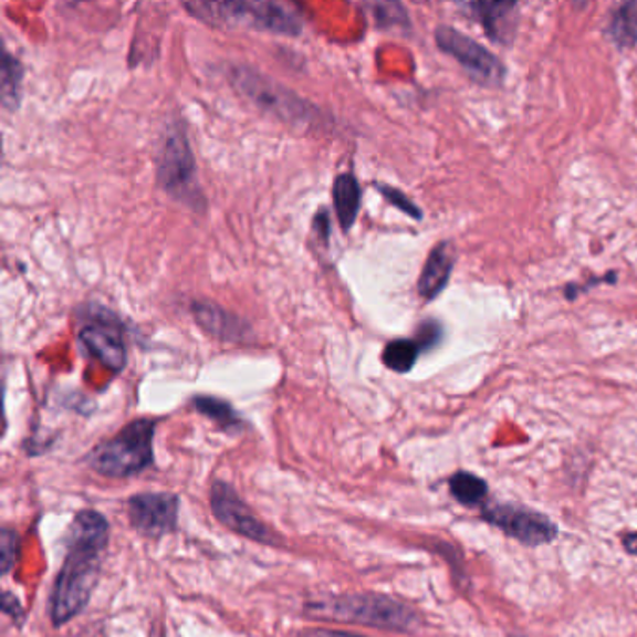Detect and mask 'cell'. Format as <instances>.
Listing matches in <instances>:
<instances>
[{
	"label": "cell",
	"instance_id": "obj_1",
	"mask_svg": "<svg viewBox=\"0 0 637 637\" xmlns=\"http://www.w3.org/2000/svg\"><path fill=\"white\" fill-rule=\"evenodd\" d=\"M108 522L96 511L79 512L66 533V557L51 595L54 626L66 625L85 609L96 589L107 550Z\"/></svg>",
	"mask_w": 637,
	"mask_h": 637
},
{
	"label": "cell",
	"instance_id": "obj_2",
	"mask_svg": "<svg viewBox=\"0 0 637 637\" xmlns=\"http://www.w3.org/2000/svg\"><path fill=\"white\" fill-rule=\"evenodd\" d=\"M309 615L338 623H357L379 630L414 634L422 625L414 607L378 593H349L307 604Z\"/></svg>",
	"mask_w": 637,
	"mask_h": 637
},
{
	"label": "cell",
	"instance_id": "obj_3",
	"mask_svg": "<svg viewBox=\"0 0 637 637\" xmlns=\"http://www.w3.org/2000/svg\"><path fill=\"white\" fill-rule=\"evenodd\" d=\"M184 7L206 23L251 27L283 36H297L303 29L297 8L284 2H187Z\"/></svg>",
	"mask_w": 637,
	"mask_h": 637
},
{
	"label": "cell",
	"instance_id": "obj_4",
	"mask_svg": "<svg viewBox=\"0 0 637 637\" xmlns=\"http://www.w3.org/2000/svg\"><path fill=\"white\" fill-rule=\"evenodd\" d=\"M156 421L137 419L122 428L115 438L92 449L86 463L100 476L124 479L137 476L154 462Z\"/></svg>",
	"mask_w": 637,
	"mask_h": 637
},
{
	"label": "cell",
	"instance_id": "obj_5",
	"mask_svg": "<svg viewBox=\"0 0 637 637\" xmlns=\"http://www.w3.org/2000/svg\"><path fill=\"white\" fill-rule=\"evenodd\" d=\"M230 81L234 83L238 92H241L247 100H251L268 115L279 116L283 121L295 122V124L311 122L314 118L311 103L303 102L286 86L276 85L275 81L264 77L257 70L236 66L230 72Z\"/></svg>",
	"mask_w": 637,
	"mask_h": 637
},
{
	"label": "cell",
	"instance_id": "obj_6",
	"mask_svg": "<svg viewBox=\"0 0 637 637\" xmlns=\"http://www.w3.org/2000/svg\"><path fill=\"white\" fill-rule=\"evenodd\" d=\"M436 43L443 53L452 56L463 67V72L468 73L477 85L487 88H500L503 85L507 73L503 62L473 38L443 24L436 31Z\"/></svg>",
	"mask_w": 637,
	"mask_h": 637
},
{
	"label": "cell",
	"instance_id": "obj_7",
	"mask_svg": "<svg viewBox=\"0 0 637 637\" xmlns=\"http://www.w3.org/2000/svg\"><path fill=\"white\" fill-rule=\"evenodd\" d=\"M157 178L170 197L178 200L195 199V157L186 133L180 127L169 129L163 137L157 159Z\"/></svg>",
	"mask_w": 637,
	"mask_h": 637
},
{
	"label": "cell",
	"instance_id": "obj_8",
	"mask_svg": "<svg viewBox=\"0 0 637 637\" xmlns=\"http://www.w3.org/2000/svg\"><path fill=\"white\" fill-rule=\"evenodd\" d=\"M210 505L217 520L236 535L246 536L249 541L260 542L265 546H275L281 542L264 522H260L251 507L241 500L229 482L216 481L211 484Z\"/></svg>",
	"mask_w": 637,
	"mask_h": 637
},
{
	"label": "cell",
	"instance_id": "obj_9",
	"mask_svg": "<svg viewBox=\"0 0 637 637\" xmlns=\"http://www.w3.org/2000/svg\"><path fill=\"white\" fill-rule=\"evenodd\" d=\"M180 500L170 492H145L133 495L127 503V516L133 530L140 535L159 539L169 535L178 525Z\"/></svg>",
	"mask_w": 637,
	"mask_h": 637
},
{
	"label": "cell",
	"instance_id": "obj_10",
	"mask_svg": "<svg viewBox=\"0 0 637 637\" xmlns=\"http://www.w3.org/2000/svg\"><path fill=\"white\" fill-rule=\"evenodd\" d=\"M482 516L495 528H500L505 535L528 546H541L557 536V525L541 512L512 505H490L484 507Z\"/></svg>",
	"mask_w": 637,
	"mask_h": 637
},
{
	"label": "cell",
	"instance_id": "obj_11",
	"mask_svg": "<svg viewBox=\"0 0 637 637\" xmlns=\"http://www.w3.org/2000/svg\"><path fill=\"white\" fill-rule=\"evenodd\" d=\"M79 341L88 354L105 365L113 373H121L126 367L127 349L126 341L122 335L121 325L107 314H96L88 324L79 331Z\"/></svg>",
	"mask_w": 637,
	"mask_h": 637
},
{
	"label": "cell",
	"instance_id": "obj_12",
	"mask_svg": "<svg viewBox=\"0 0 637 637\" xmlns=\"http://www.w3.org/2000/svg\"><path fill=\"white\" fill-rule=\"evenodd\" d=\"M463 8L484 27L492 42L511 45L516 34V2H469Z\"/></svg>",
	"mask_w": 637,
	"mask_h": 637
},
{
	"label": "cell",
	"instance_id": "obj_13",
	"mask_svg": "<svg viewBox=\"0 0 637 637\" xmlns=\"http://www.w3.org/2000/svg\"><path fill=\"white\" fill-rule=\"evenodd\" d=\"M192 316L197 324L210 333L211 337L219 341H229V343H240L251 333V327L238 318L236 314L224 311L211 301H195L191 305Z\"/></svg>",
	"mask_w": 637,
	"mask_h": 637
},
{
	"label": "cell",
	"instance_id": "obj_14",
	"mask_svg": "<svg viewBox=\"0 0 637 637\" xmlns=\"http://www.w3.org/2000/svg\"><path fill=\"white\" fill-rule=\"evenodd\" d=\"M455 262H457V253H455L451 241H441L434 247L428 254L427 262H425V268H422L419 283H417V292L422 300H436L446 290L452 270H455Z\"/></svg>",
	"mask_w": 637,
	"mask_h": 637
},
{
	"label": "cell",
	"instance_id": "obj_15",
	"mask_svg": "<svg viewBox=\"0 0 637 637\" xmlns=\"http://www.w3.org/2000/svg\"><path fill=\"white\" fill-rule=\"evenodd\" d=\"M333 206L337 213L341 229L348 232L357 221L362 208V187L352 173H344L335 178L333 184Z\"/></svg>",
	"mask_w": 637,
	"mask_h": 637
},
{
	"label": "cell",
	"instance_id": "obj_16",
	"mask_svg": "<svg viewBox=\"0 0 637 637\" xmlns=\"http://www.w3.org/2000/svg\"><path fill=\"white\" fill-rule=\"evenodd\" d=\"M421 352L425 349L417 338H397L385 346L382 362L393 373L406 374L415 367Z\"/></svg>",
	"mask_w": 637,
	"mask_h": 637
},
{
	"label": "cell",
	"instance_id": "obj_17",
	"mask_svg": "<svg viewBox=\"0 0 637 637\" xmlns=\"http://www.w3.org/2000/svg\"><path fill=\"white\" fill-rule=\"evenodd\" d=\"M192 406L199 414L216 422L217 427L223 428L224 432H240L241 417L227 400L200 395L192 398Z\"/></svg>",
	"mask_w": 637,
	"mask_h": 637
},
{
	"label": "cell",
	"instance_id": "obj_18",
	"mask_svg": "<svg viewBox=\"0 0 637 637\" xmlns=\"http://www.w3.org/2000/svg\"><path fill=\"white\" fill-rule=\"evenodd\" d=\"M607 34L619 48L630 49L637 43V2L617 8L607 27Z\"/></svg>",
	"mask_w": 637,
	"mask_h": 637
},
{
	"label": "cell",
	"instance_id": "obj_19",
	"mask_svg": "<svg viewBox=\"0 0 637 637\" xmlns=\"http://www.w3.org/2000/svg\"><path fill=\"white\" fill-rule=\"evenodd\" d=\"M0 97H2V105L4 108H15L19 105V97H21V83H23V66L18 59H13L12 54L4 51V59H2V70H0Z\"/></svg>",
	"mask_w": 637,
	"mask_h": 637
},
{
	"label": "cell",
	"instance_id": "obj_20",
	"mask_svg": "<svg viewBox=\"0 0 637 637\" xmlns=\"http://www.w3.org/2000/svg\"><path fill=\"white\" fill-rule=\"evenodd\" d=\"M449 487L452 495L462 505H479L487 498V482L482 481L481 477L471 476L466 471L452 476Z\"/></svg>",
	"mask_w": 637,
	"mask_h": 637
},
{
	"label": "cell",
	"instance_id": "obj_21",
	"mask_svg": "<svg viewBox=\"0 0 637 637\" xmlns=\"http://www.w3.org/2000/svg\"><path fill=\"white\" fill-rule=\"evenodd\" d=\"M368 8H370L374 21L378 27H404V24H408V13L404 10L403 4L374 2V4H368Z\"/></svg>",
	"mask_w": 637,
	"mask_h": 637
},
{
	"label": "cell",
	"instance_id": "obj_22",
	"mask_svg": "<svg viewBox=\"0 0 637 637\" xmlns=\"http://www.w3.org/2000/svg\"><path fill=\"white\" fill-rule=\"evenodd\" d=\"M19 536L15 531L4 530L0 536V565L2 574L12 571L15 561H18Z\"/></svg>",
	"mask_w": 637,
	"mask_h": 637
},
{
	"label": "cell",
	"instance_id": "obj_23",
	"mask_svg": "<svg viewBox=\"0 0 637 637\" xmlns=\"http://www.w3.org/2000/svg\"><path fill=\"white\" fill-rule=\"evenodd\" d=\"M378 189L385 199L389 200L393 206H397L398 210L404 211L406 216L414 217V219H421V210H419L403 191H398L395 187L389 186H378Z\"/></svg>",
	"mask_w": 637,
	"mask_h": 637
},
{
	"label": "cell",
	"instance_id": "obj_24",
	"mask_svg": "<svg viewBox=\"0 0 637 637\" xmlns=\"http://www.w3.org/2000/svg\"><path fill=\"white\" fill-rule=\"evenodd\" d=\"M2 612L10 615L13 620L23 619V607L19 604L18 598L10 595V593H4V595H2Z\"/></svg>",
	"mask_w": 637,
	"mask_h": 637
},
{
	"label": "cell",
	"instance_id": "obj_25",
	"mask_svg": "<svg viewBox=\"0 0 637 637\" xmlns=\"http://www.w3.org/2000/svg\"><path fill=\"white\" fill-rule=\"evenodd\" d=\"M314 229L320 230V234L324 240H327L330 236L331 227L330 219H327V213L324 210L320 211L318 216L314 217Z\"/></svg>",
	"mask_w": 637,
	"mask_h": 637
},
{
	"label": "cell",
	"instance_id": "obj_26",
	"mask_svg": "<svg viewBox=\"0 0 637 637\" xmlns=\"http://www.w3.org/2000/svg\"><path fill=\"white\" fill-rule=\"evenodd\" d=\"M303 637H363V636H355V634H348V631H337V630H311L305 631V636Z\"/></svg>",
	"mask_w": 637,
	"mask_h": 637
},
{
	"label": "cell",
	"instance_id": "obj_27",
	"mask_svg": "<svg viewBox=\"0 0 637 637\" xmlns=\"http://www.w3.org/2000/svg\"><path fill=\"white\" fill-rule=\"evenodd\" d=\"M623 544H625L626 552L637 555V533L623 536Z\"/></svg>",
	"mask_w": 637,
	"mask_h": 637
}]
</instances>
